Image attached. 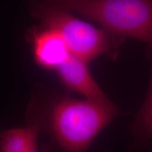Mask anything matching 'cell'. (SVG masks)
Here are the masks:
<instances>
[{
  "instance_id": "6da1fadb",
  "label": "cell",
  "mask_w": 152,
  "mask_h": 152,
  "mask_svg": "<svg viewBox=\"0 0 152 152\" xmlns=\"http://www.w3.org/2000/svg\"><path fill=\"white\" fill-rule=\"evenodd\" d=\"M118 114V109L113 102L77 99L58 93H38L32 97L26 119L49 135L45 152H85Z\"/></svg>"
},
{
  "instance_id": "7a4b0ae2",
  "label": "cell",
  "mask_w": 152,
  "mask_h": 152,
  "mask_svg": "<svg viewBox=\"0 0 152 152\" xmlns=\"http://www.w3.org/2000/svg\"><path fill=\"white\" fill-rule=\"evenodd\" d=\"M98 23L110 33L147 44L152 62V0H45Z\"/></svg>"
},
{
  "instance_id": "3957f363",
  "label": "cell",
  "mask_w": 152,
  "mask_h": 152,
  "mask_svg": "<svg viewBox=\"0 0 152 152\" xmlns=\"http://www.w3.org/2000/svg\"><path fill=\"white\" fill-rule=\"evenodd\" d=\"M30 14L44 28L55 30L61 35L70 54L85 63L104 56L115 59L124 38L100 29L74 16L71 11L54 7L45 0H34Z\"/></svg>"
},
{
  "instance_id": "277c9868",
  "label": "cell",
  "mask_w": 152,
  "mask_h": 152,
  "mask_svg": "<svg viewBox=\"0 0 152 152\" xmlns=\"http://www.w3.org/2000/svg\"><path fill=\"white\" fill-rule=\"evenodd\" d=\"M58 78L68 90L85 96L87 99L101 102H112L91 75L87 63L70 54L55 70Z\"/></svg>"
},
{
  "instance_id": "5b68a950",
  "label": "cell",
  "mask_w": 152,
  "mask_h": 152,
  "mask_svg": "<svg viewBox=\"0 0 152 152\" xmlns=\"http://www.w3.org/2000/svg\"><path fill=\"white\" fill-rule=\"evenodd\" d=\"M28 37L33 44L36 63L45 69L56 70L70 55L61 35L55 30L33 28Z\"/></svg>"
},
{
  "instance_id": "8992f818",
  "label": "cell",
  "mask_w": 152,
  "mask_h": 152,
  "mask_svg": "<svg viewBox=\"0 0 152 152\" xmlns=\"http://www.w3.org/2000/svg\"><path fill=\"white\" fill-rule=\"evenodd\" d=\"M39 132V127L31 122L23 128L4 131L0 134V152H37Z\"/></svg>"
},
{
  "instance_id": "52a82bcc",
  "label": "cell",
  "mask_w": 152,
  "mask_h": 152,
  "mask_svg": "<svg viewBox=\"0 0 152 152\" xmlns=\"http://www.w3.org/2000/svg\"><path fill=\"white\" fill-rule=\"evenodd\" d=\"M130 130L134 138L132 145L134 150L140 149L146 142L152 138V62L147 97L131 125Z\"/></svg>"
},
{
  "instance_id": "ba28073f",
  "label": "cell",
  "mask_w": 152,
  "mask_h": 152,
  "mask_svg": "<svg viewBox=\"0 0 152 152\" xmlns=\"http://www.w3.org/2000/svg\"><path fill=\"white\" fill-rule=\"evenodd\" d=\"M149 152H152V147H151V149H150V151H149Z\"/></svg>"
},
{
  "instance_id": "9c48e42d",
  "label": "cell",
  "mask_w": 152,
  "mask_h": 152,
  "mask_svg": "<svg viewBox=\"0 0 152 152\" xmlns=\"http://www.w3.org/2000/svg\"><path fill=\"white\" fill-rule=\"evenodd\" d=\"M100 152H108L107 151H100Z\"/></svg>"
}]
</instances>
